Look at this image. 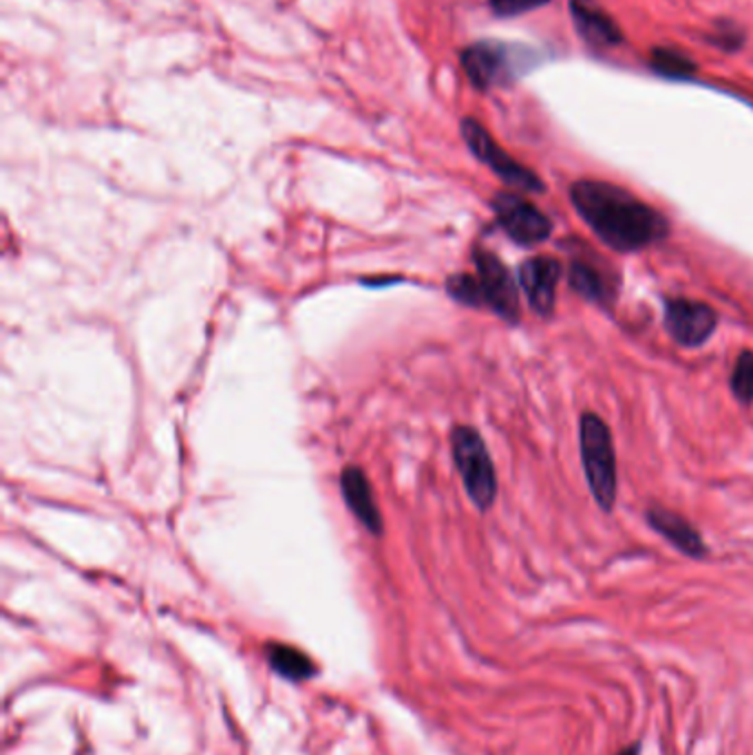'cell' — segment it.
<instances>
[{
    "instance_id": "1",
    "label": "cell",
    "mask_w": 753,
    "mask_h": 755,
    "mask_svg": "<svg viewBox=\"0 0 753 755\" xmlns=\"http://www.w3.org/2000/svg\"><path fill=\"white\" fill-rule=\"evenodd\" d=\"M570 202L586 226L615 252H638L667 239L669 222L629 190L599 179L570 186Z\"/></svg>"
},
{
    "instance_id": "2",
    "label": "cell",
    "mask_w": 753,
    "mask_h": 755,
    "mask_svg": "<svg viewBox=\"0 0 753 755\" xmlns=\"http://www.w3.org/2000/svg\"><path fill=\"white\" fill-rule=\"evenodd\" d=\"M541 60V51L530 45L493 38L478 40L460 51L462 71L478 91L510 87L537 69Z\"/></svg>"
},
{
    "instance_id": "3",
    "label": "cell",
    "mask_w": 753,
    "mask_h": 755,
    "mask_svg": "<svg viewBox=\"0 0 753 755\" xmlns=\"http://www.w3.org/2000/svg\"><path fill=\"white\" fill-rule=\"evenodd\" d=\"M581 464L588 489L604 512H613L617 502V453L610 426L593 411L579 420Z\"/></svg>"
},
{
    "instance_id": "4",
    "label": "cell",
    "mask_w": 753,
    "mask_h": 755,
    "mask_svg": "<svg viewBox=\"0 0 753 755\" xmlns=\"http://www.w3.org/2000/svg\"><path fill=\"white\" fill-rule=\"evenodd\" d=\"M451 449L467 496L480 510H489L498 496V478L482 435L471 426H458L451 433Z\"/></svg>"
},
{
    "instance_id": "5",
    "label": "cell",
    "mask_w": 753,
    "mask_h": 755,
    "mask_svg": "<svg viewBox=\"0 0 753 755\" xmlns=\"http://www.w3.org/2000/svg\"><path fill=\"white\" fill-rule=\"evenodd\" d=\"M460 133L469 146V150L489 166L503 184L521 190V193H544L546 186L537 173L512 159L502 146L493 139V135L473 118H464L460 122Z\"/></svg>"
},
{
    "instance_id": "6",
    "label": "cell",
    "mask_w": 753,
    "mask_h": 755,
    "mask_svg": "<svg viewBox=\"0 0 753 755\" xmlns=\"http://www.w3.org/2000/svg\"><path fill=\"white\" fill-rule=\"evenodd\" d=\"M491 208L500 228L517 246H539L552 235V222L521 195L498 193Z\"/></svg>"
},
{
    "instance_id": "7",
    "label": "cell",
    "mask_w": 753,
    "mask_h": 755,
    "mask_svg": "<svg viewBox=\"0 0 753 755\" xmlns=\"http://www.w3.org/2000/svg\"><path fill=\"white\" fill-rule=\"evenodd\" d=\"M665 332L669 339L681 347H701L705 345L718 327V314L714 307L692 298H667L665 301V316H663Z\"/></svg>"
},
{
    "instance_id": "8",
    "label": "cell",
    "mask_w": 753,
    "mask_h": 755,
    "mask_svg": "<svg viewBox=\"0 0 753 755\" xmlns=\"http://www.w3.org/2000/svg\"><path fill=\"white\" fill-rule=\"evenodd\" d=\"M478 283L482 292V301L489 310H493L500 318L510 325L519 323V292L512 274L502 261L489 251H476Z\"/></svg>"
},
{
    "instance_id": "9",
    "label": "cell",
    "mask_w": 753,
    "mask_h": 755,
    "mask_svg": "<svg viewBox=\"0 0 753 755\" xmlns=\"http://www.w3.org/2000/svg\"><path fill=\"white\" fill-rule=\"evenodd\" d=\"M561 263L552 256H530L519 267V287L539 316H552L557 303V283Z\"/></svg>"
},
{
    "instance_id": "10",
    "label": "cell",
    "mask_w": 753,
    "mask_h": 755,
    "mask_svg": "<svg viewBox=\"0 0 753 755\" xmlns=\"http://www.w3.org/2000/svg\"><path fill=\"white\" fill-rule=\"evenodd\" d=\"M568 9L579 38L590 49L606 51L626 42L619 22L597 0H568Z\"/></svg>"
},
{
    "instance_id": "11",
    "label": "cell",
    "mask_w": 753,
    "mask_h": 755,
    "mask_svg": "<svg viewBox=\"0 0 753 755\" xmlns=\"http://www.w3.org/2000/svg\"><path fill=\"white\" fill-rule=\"evenodd\" d=\"M645 519L654 532H658L667 543H672L676 550L692 559H705L707 546L701 537V532L678 512L667 510L663 506H652L645 512Z\"/></svg>"
},
{
    "instance_id": "12",
    "label": "cell",
    "mask_w": 753,
    "mask_h": 755,
    "mask_svg": "<svg viewBox=\"0 0 753 755\" xmlns=\"http://www.w3.org/2000/svg\"><path fill=\"white\" fill-rule=\"evenodd\" d=\"M341 491H343L348 508L356 514V519L370 532L378 535L382 530V519H380V510H378L368 475L359 467H348L341 475Z\"/></svg>"
},
{
    "instance_id": "13",
    "label": "cell",
    "mask_w": 753,
    "mask_h": 755,
    "mask_svg": "<svg viewBox=\"0 0 753 755\" xmlns=\"http://www.w3.org/2000/svg\"><path fill=\"white\" fill-rule=\"evenodd\" d=\"M568 283L570 287L590 303L608 307L615 298V285L610 276L588 258H573L568 267Z\"/></svg>"
},
{
    "instance_id": "14",
    "label": "cell",
    "mask_w": 753,
    "mask_h": 755,
    "mask_svg": "<svg viewBox=\"0 0 753 755\" xmlns=\"http://www.w3.org/2000/svg\"><path fill=\"white\" fill-rule=\"evenodd\" d=\"M649 67L654 73L669 80H692L698 65L683 51L672 47H654L649 53Z\"/></svg>"
},
{
    "instance_id": "15",
    "label": "cell",
    "mask_w": 753,
    "mask_h": 755,
    "mask_svg": "<svg viewBox=\"0 0 753 755\" xmlns=\"http://www.w3.org/2000/svg\"><path fill=\"white\" fill-rule=\"evenodd\" d=\"M270 663L276 671H281L283 676L292 680H305L314 674L312 660L303 651L292 649V647H281V645L274 647L270 654Z\"/></svg>"
},
{
    "instance_id": "16",
    "label": "cell",
    "mask_w": 753,
    "mask_h": 755,
    "mask_svg": "<svg viewBox=\"0 0 753 755\" xmlns=\"http://www.w3.org/2000/svg\"><path fill=\"white\" fill-rule=\"evenodd\" d=\"M732 393L741 404H752L753 402V352H743L736 361V367L732 372L730 380Z\"/></svg>"
},
{
    "instance_id": "17",
    "label": "cell",
    "mask_w": 753,
    "mask_h": 755,
    "mask_svg": "<svg viewBox=\"0 0 753 755\" xmlns=\"http://www.w3.org/2000/svg\"><path fill=\"white\" fill-rule=\"evenodd\" d=\"M449 294L464 303V305H471V307H482L485 301H482V292H480V283H478V276H471V274H456L449 278V285H447Z\"/></svg>"
},
{
    "instance_id": "18",
    "label": "cell",
    "mask_w": 753,
    "mask_h": 755,
    "mask_svg": "<svg viewBox=\"0 0 753 755\" xmlns=\"http://www.w3.org/2000/svg\"><path fill=\"white\" fill-rule=\"evenodd\" d=\"M745 40H747L745 31L732 20H718L716 29L712 33H707V42L714 45V47H721L725 51L741 49L745 45Z\"/></svg>"
},
{
    "instance_id": "19",
    "label": "cell",
    "mask_w": 753,
    "mask_h": 755,
    "mask_svg": "<svg viewBox=\"0 0 753 755\" xmlns=\"http://www.w3.org/2000/svg\"><path fill=\"white\" fill-rule=\"evenodd\" d=\"M550 2L552 0H489V7L500 18H515V16L535 11L539 7H546Z\"/></svg>"
},
{
    "instance_id": "20",
    "label": "cell",
    "mask_w": 753,
    "mask_h": 755,
    "mask_svg": "<svg viewBox=\"0 0 753 755\" xmlns=\"http://www.w3.org/2000/svg\"><path fill=\"white\" fill-rule=\"evenodd\" d=\"M617 755H640V743H634V745H628L626 749H622Z\"/></svg>"
}]
</instances>
